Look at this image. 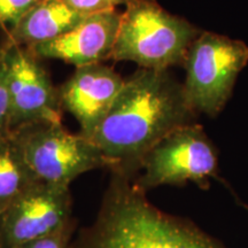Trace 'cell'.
I'll return each instance as SVG.
<instances>
[{
    "instance_id": "1",
    "label": "cell",
    "mask_w": 248,
    "mask_h": 248,
    "mask_svg": "<svg viewBox=\"0 0 248 248\" xmlns=\"http://www.w3.org/2000/svg\"><path fill=\"white\" fill-rule=\"evenodd\" d=\"M197 115L169 69L141 68L125 80L92 141L110 173L135 179L145 156L172 131L198 123Z\"/></svg>"
},
{
    "instance_id": "2",
    "label": "cell",
    "mask_w": 248,
    "mask_h": 248,
    "mask_svg": "<svg viewBox=\"0 0 248 248\" xmlns=\"http://www.w3.org/2000/svg\"><path fill=\"white\" fill-rule=\"evenodd\" d=\"M74 248H225L193 223L157 209L133 179L111 173L97 218Z\"/></svg>"
},
{
    "instance_id": "3",
    "label": "cell",
    "mask_w": 248,
    "mask_h": 248,
    "mask_svg": "<svg viewBox=\"0 0 248 248\" xmlns=\"http://www.w3.org/2000/svg\"><path fill=\"white\" fill-rule=\"evenodd\" d=\"M200 32L155 0H130L110 59L133 61L144 69H169L184 64L190 46Z\"/></svg>"
},
{
    "instance_id": "4",
    "label": "cell",
    "mask_w": 248,
    "mask_h": 248,
    "mask_svg": "<svg viewBox=\"0 0 248 248\" xmlns=\"http://www.w3.org/2000/svg\"><path fill=\"white\" fill-rule=\"evenodd\" d=\"M11 138L36 182L70 187L83 173L108 168L97 145L62 122L27 124L12 130Z\"/></svg>"
},
{
    "instance_id": "5",
    "label": "cell",
    "mask_w": 248,
    "mask_h": 248,
    "mask_svg": "<svg viewBox=\"0 0 248 248\" xmlns=\"http://www.w3.org/2000/svg\"><path fill=\"white\" fill-rule=\"evenodd\" d=\"M248 64V45L201 31L186 55L183 83L188 104L198 114L215 117L225 107L240 71Z\"/></svg>"
},
{
    "instance_id": "6",
    "label": "cell",
    "mask_w": 248,
    "mask_h": 248,
    "mask_svg": "<svg viewBox=\"0 0 248 248\" xmlns=\"http://www.w3.org/2000/svg\"><path fill=\"white\" fill-rule=\"evenodd\" d=\"M218 169V156L200 124L182 126L163 138L145 156L139 175L133 179L139 190L191 182L207 187Z\"/></svg>"
},
{
    "instance_id": "7",
    "label": "cell",
    "mask_w": 248,
    "mask_h": 248,
    "mask_svg": "<svg viewBox=\"0 0 248 248\" xmlns=\"http://www.w3.org/2000/svg\"><path fill=\"white\" fill-rule=\"evenodd\" d=\"M74 222L70 187L37 182L0 213V246L15 248Z\"/></svg>"
},
{
    "instance_id": "8",
    "label": "cell",
    "mask_w": 248,
    "mask_h": 248,
    "mask_svg": "<svg viewBox=\"0 0 248 248\" xmlns=\"http://www.w3.org/2000/svg\"><path fill=\"white\" fill-rule=\"evenodd\" d=\"M5 64L11 100V131L38 122H62L59 89L40 59L26 46L6 40Z\"/></svg>"
},
{
    "instance_id": "9",
    "label": "cell",
    "mask_w": 248,
    "mask_h": 248,
    "mask_svg": "<svg viewBox=\"0 0 248 248\" xmlns=\"http://www.w3.org/2000/svg\"><path fill=\"white\" fill-rule=\"evenodd\" d=\"M124 80L101 62L76 67L75 73L59 88L62 109L79 124V135L92 140L121 90Z\"/></svg>"
},
{
    "instance_id": "10",
    "label": "cell",
    "mask_w": 248,
    "mask_h": 248,
    "mask_svg": "<svg viewBox=\"0 0 248 248\" xmlns=\"http://www.w3.org/2000/svg\"><path fill=\"white\" fill-rule=\"evenodd\" d=\"M121 18L116 9L88 15L66 35L28 48L39 59H59L76 67L98 63L110 59Z\"/></svg>"
},
{
    "instance_id": "11",
    "label": "cell",
    "mask_w": 248,
    "mask_h": 248,
    "mask_svg": "<svg viewBox=\"0 0 248 248\" xmlns=\"http://www.w3.org/2000/svg\"><path fill=\"white\" fill-rule=\"evenodd\" d=\"M86 16L62 0H43L8 31L7 42L31 47L66 35L78 27Z\"/></svg>"
},
{
    "instance_id": "12",
    "label": "cell",
    "mask_w": 248,
    "mask_h": 248,
    "mask_svg": "<svg viewBox=\"0 0 248 248\" xmlns=\"http://www.w3.org/2000/svg\"><path fill=\"white\" fill-rule=\"evenodd\" d=\"M35 183L12 141L11 132L0 136V213Z\"/></svg>"
},
{
    "instance_id": "13",
    "label": "cell",
    "mask_w": 248,
    "mask_h": 248,
    "mask_svg": "<svg viewBox=\"0 0 248 248\" xmlns=\"http://www.w3.org/2000/svg\"><path fill=\"white\" fill-rule=\"evenodd\" d=\"M43 0H0V26L12 30L24 15Z\"/></svg>"
},
{
    "instance_id": "14",
    "label": "cell",
    "mask_w": 248,
    "mask_h": 248,
    "mask_svg": "<svg viewBox=\"0 0 248 248\" xmlns=\"http://www.w3.org/2000/svg\"><path fill=\"white\" fill-rule=\"evenodd\" d=\"M11 132V100L5 64V47L0 46V136Z\"/></svg>"
},
{
    "instance_id": "15",
    "label": "cell",
    "mask_w": 248,
    "mask_h": 248,
    "mask_svg": "<svg viewBox=\"0 0 248 248\" xmlns=\"http://www.w3.org/2000/svg\"><path fill=\"white\" fill-rule=\"evenodd\" d=\"M74 231H75V222L53 234L29 241L15 248H74Z\"/></svg>"
},
{
    "instance_id": "16",
    "label": "cell",
    "mask_w": 248,
    "mask_h": 248,
    "mask_svg": "<svg viewBox=\"0 0 248 248\" xmlns=\"http://www.w3.org/2000/svg\"><path fill=\"white\" fill-rule=\"evenodd\" d=\"M78 13L91 15L99 12L115 9L120 5H128L130 0H62Z\"/></svg>"
},
{
    "instance_id": "17",
    "label": "cell",
    "mask_w": 248,
    "mask_h": 248,
    "mask_svg": "<svg viewBox=\"0 0 248 248\" xmlns=\"http://www.w3.org/2000/svg\"><path fill=\"white\" fill-rule=\"evenodd\" d=\"M0 248H1V246H0Z\"/></svg>"
}]
</instances>
